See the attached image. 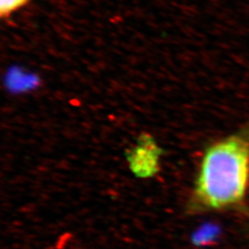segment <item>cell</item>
I'll return each instance as SVG.
<instances>
[{
    "instance_id": "cell-2",
    "label": "cell",
    "mask_w": 249,
    "mask_h": 249,
    "mask_svg": "<svg viewBox=\"0 0 249 249\" xmlns=\"http://www.w3.org/2000/svg\"><path fill=\"white\" fill-rule=\"evenodd\" d=\"M30 0H0V16L9 17L13 12L25 6Z\"/></svg>"
},
{
    "instance_id": "cell-1",
    "label": "cell",
    "mask_w": 249,
    "mask_h": 249,
    "mask_svg": "<svg viewBox=\"0 0 249 249\" xmlns=\"http://www.w3.org/2000/svg\"><path fill=\"white\" fill-rule=\"evenodd\" d=\"M249 185V135L234 134L211 145L204 153L192 203L221 211L240 204Z\"/></svg>"
}]
</instances>
